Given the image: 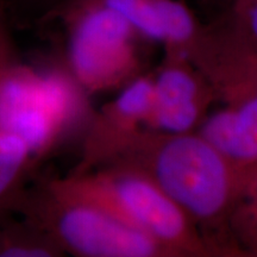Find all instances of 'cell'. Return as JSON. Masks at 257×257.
I'll return each mask as SVG.
<instances>
[{
  "label": "cell",
  "instance_id": "cell-1",
  "mask_svg": "<svg viewBox=\"0 0 257 257\" xmlns=\"http://www.w3.org/2000/svg\"><path fill=\"white\" fill-rule=\"evenodd\" d=\"M111 162L149 176L197 227H224L229 219L238 167L200 134L141 131Z\"/></svg>",
  "mask_w": 257,
  "mask_h": 257
},
{
  "label": "cell",
  "instance_id": "cell-2",
  "mask_svg": "<svg viewBox=\"0 0 257 257\" xmlns=\"http://www.w3.org/2000/svg\"><path fill=\"white\" fill-rule=\"evenodd\" d=\"M68 197L104 208L155 239L170 256L211 252L189 217L149 176L120 165L48 184Z\"/></svg>",
  "mask_w": 257,
  "mask_h": 257
},
{
  "label": "cell",
  "instance_id": "cell-3",
  "mask_svg": "<svg viewBox=\"0 0 257 257\" xmlns=\"http://www.w3.org/2000/svg\"><path fill=\"white\" fill-rule=\"evenodd\" d=\"M9 208L40 227L63 252L83 257L170 256L137 227L49 185L24 188Z\"/></svg>",
  "mask_w": 257,
  "mask_h": 257
},
{
  "label": "cell",
  "instance_id": "cell-4",
  "mask_svg": "<svg viewBox=\"0 0 257 257\" xmlns=\"http://www.w3.org/2000/svg\"><path fill=\"white\" fill-rule=\"evenodd\" d=\"M79 110L75 82L61 73H40L22 62L5 24L0 31V130L21 137L38 157Z\"/></svg>",
  "mask_w": 257,
  "mask_h": 257
},
{
  "label": "cell",
  "instance_id": "cell-5",
  "mask_svg": "<svg viewBox=\"0 0 257 257\" xmlns=\"http://www.w3.org/2000/svg\"><path fill=\"white\" fill-rule=\"evenodd\" d=\"M134 32L113 10L82 0L69 28L68 61L75 82L92 92L128 82L136 70Z\"/></svg>",
  "mask_w": 257,
  "mask_h": 257
},
{
  "label": "cell",
  "instance_id": "cell-6",
  "mask_svg": "<svg viewBox=\"0 0 257 257\" xmlns=\"http://www.w3.org/2000/svg\"><path fill=\"white\" fill-rule=\"evenodd\" d=\"M154 82L137 78L96 115L83 144L81 161L70 175L91 172L111 162L146 126L152 113Z\"/></svg>",
  "mask_w": 257,
  "mask_h": 257
},
{
  "label": "cell",
  "instance_id": "cell-7",
  "mask_svg": "<svg viewBox=\"0 0 257 257\" xmlns=\"http://www.w3.org/2000/svg\"><path fill=\"white\" fill-rule=\"evenodd\" d=\"M154 82V101L147 126L160 134L192 133L202 120L211 89L184 61L167 63Z\"/></svg>",
  "mask_w": 257,
  "mask_h": 257
},
{
  "label": "cell",
  "instance_id": "cell-8",
  "mask_svg": "<svg viewBox=\"0 0 257 257\" xmlns=\"http://www.w3.org/2000/svg\"><path fill=\"white\" fill-rule=\"evenodd\" d=\"M120 15L135 32L172 46L192 41L195 24L191 12L175 0H94Z\"/></svg>",
  "mask_w": 257,
  "mask_h": 257
},
{
  "label": "cell",
  "instance_id": "cell-9",
  "mask_svg": "<svg viewBox=\"0 0 257 257\" xmlns=\"http://www.w3.org/2000/svg\"><path fill=\"white\" fill-rule=\"evenodd\" d=\"M200 134L236 167L257 161V96L202 119Z\"/></svg>",
  "mask_w": 257,
  "mask_h": 257
},
{
  "label": "cell",
  "instance_id": "cell-10",
  "mask_svg": "<svg viewBox=\"0 0 257 257\" xmlns=\"http://www.w3.org/2000/svg\"><path fill=\"white\" fill-rule=\"evenodd\" d=\"M63 251L46 232L10 208H0V257H55Z\"/></svg>",
  "mask_w": 257,
  "mask_h": 257
},
{
  "label": "cell",
  "instance_id": "cell-11",
  "mask_svg": "<svg viewBox=\"0 0 257 257\" xmlns=\"http://www.w3.org/2000/svg\"><path fill=\"white\" fill-rule=\"evenodd\" d=\"M35 154L24 140L0 130V208H9L24 187Z\"/></svg>",
  "mask_w": 257,
  "mask_h": 257
},
{
  "label": "cell",
  "instance_id": "cell-12",
  "mask_svg": "<svg viewBox=\"0 0 257 257\" xmlns=\"http://www.w3.org/2000/svg\"><path fill=\"white\" fill-rule=\"evenodd\" d=\"M246 23L251 36L257 41V0H250L246 11Z\"/></svg>",
  "mask_w": 257,
  "mask_h": 257
},
{
  "label": "cell",
  "instance_id": "cell-13",
  "mask_svg": "<svg viewBox=\"0 0 257 257\" xmlns=\"http://www.w3.org/2000/svg\"><path fill=\"white\" fill-rule=\"evenodd\" d=\"M5 24H6V22H5V18H4V14H3L2 8H0V31H2V29Z\"/></svg>",
  "mask_w": 257,
  "mask_h": 257
},
{
  "label": "cell",
  "instance_id": "cell-14",
  "mask_svg": "<svg viewBox=\"0 0 257 257\" xmlns=\"http://www.w3.org/2000/svg\"><path fill=\"white\" fill-rule=\"evenodd\" d=\"M255 201H256V207H257V195L255 197Z\"/></svg>",
  "mask_w": 257,
  "mask_h": 257
}]
</instances>
